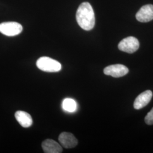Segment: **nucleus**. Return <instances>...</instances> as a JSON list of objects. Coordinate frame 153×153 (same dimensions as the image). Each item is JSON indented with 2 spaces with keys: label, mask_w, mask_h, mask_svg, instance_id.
I'll return each mask as SVG.
<instances>
[{
  "label": "nucleus",
  "mask_w": 153,
  "mask_h": 153,
  "mask_svg": "<svg viewBox=\"0 0 153 153\" xmlns=\"http://www.w3.org/2000/svg\"><path fill=\"white\" fill-rule=\"evenodd\" d=\"M153 97V93L150 90H146L140 94L135 99L134 102V108L136 109H140L147 105Z\"/></svg>",
  "instance_id": "obj_8"
},
{
  "label": "nucleus",
  "mask_w": 153,
  "mask_h": 153,
  "mask_svg": "<svg viewBox=\"0 0 153 153\" xmlns=\"http://www.w3.org/2000/svg\"><path fill=\"white\" fill-rule=\"evenodd\" d=\"M137 21L140 22H148L153 19V5L148 4L143 6L136 15Z\"/></svg>",
  "instance_id": "obj_6"
},
{
  "label": "nucleus",
  "mask_w": 153,
  "mask_h": 153,
  "mask_svg": "<svg viewBox=\"0 0 153 153\" xmlns=\"http://www.w3.org/2000/svg\"><path fill=\"white\" fill-rule=\"evenodd\" d=\"M145 121L148 125L153 124V108L148 113L145 118Z\"/></svg>",
  "instance_id": "obj_12"
},
{
  "label": "nucleus",
  "mask_w": 153,
  "mask_h": 153,
  "mask_svg": "<svg viewBox=\"0 0 153 153\" xmlns=\"http://www.w3.org/2000/svg\"><path fill=\"white\" fill-rule=\"evenodd\" d=\"M15 117L17 121L23 128H28L33 124L32 117L26 112L18 111L15 114Z\"/></svg>",
  "instance_id": "obj_10"
},
{
  "label": "nucleus",
  "mask_w": 153,
  "mask_h": 153,
  "mask_svg": "<svg viewBox=\"0 0 153 153\" xmlns=\"http://www.w3.org/2000/svg\"><path fill=\"white\" fill-rule=\"evenodd\" d=\"M42 146L44 153H61L62 152V148L60 145L53 140L47 139L45 140L42 143Z\"/></svg>",
  "instance_id": "obj_9"
},
{
  "label": "nucleus",
  "mask_w": 153,
  "mask_h": 153,
  "mask_svg": "<svg viewBox=\"0 0 153 153\" xmlns=\"http://www.w3.org/2000/svg\"><path fill=\"white\" fill-rule=\"evenodd\" d=\"M39 69L45 72L54 73L60 71L61 65L59 62L48 57H42L36 61Z\"/></svg>",
  "instance_id": "obj_2"
},
{
  "label": "nucleus",
  "mask_w": 153,
  "mask_h": 153,
  "mask_svg": "<svg viewBox=\"0 0 153 153\" xmlns=\"http://www.w3.org/2000/svg\"><path fill=\"white\" fill-rule=\"evenodd\" d=\"M76 22L82 29L90 31L92 30L95 23L94 11L91 5L87 2L82 3L77 9Z\"/></svg>",
  "instance_id": "obj_1"
},
{
  "label": "nucleus",
  "mask_w": 153,
  "mask_h": 153,
  "mask_svg": "<svg viewBox=\"0 0 153 153\" xmlns=\"http://www.w3.org/2000/svg\"><path fill=\"white\" fill-rule=\"evenodd\" d=\"M59 141L61 146L66 149L74 148L78 144L77 139L73 134L69 132L61 133L59 137Z\"/></svg>",
  "instance_id": "obj_7"
},
{
  "label": "nucleus",
  "mask_w": 153,
  "mask_h": 153,
  "mask_svg": "<svg viewBox=\"0 0 153 153\" xmlns=\"http://www.w3.org/2000/svg\"><path fill=\"white\" fill-rule=\"evenodd\" d=\"M22 30V25L17 22H4L0 24V33L7 36L18 35Z\"/></svg>",
  "instance_id": "obj_3"
},
{
  "label": "nucleus",
  "mask_w": 153,
  "mask_h": 153,
  "mask_svg": "<svg viewBox=\"0 0 153 153\" xmlns=\"http://www.w3.org/2000/svg\"><path fill=\"white\" fill-rule=\"evenodd\" d=\"M62 108L67 112H73L76 109V102L72 99L66 98L62 102Z\"/></svg>",
  "instance_id": "obj_11"
},
{
  "label": "nucleus",
  "mask_w": 153,
  "mask_h": 153,
  "mask_svg": "<svg viewBox=\"0 0 153 153\" xmlns=\"http://www.w3.org/2000/svg\"><path fill=\"white\" fill-rule=\"evenodd\" d=\"M140 47L138 39L133 36H129L123 39L118 45V48L121 51L128 53H133L137 51Z\"/></svg>",
  "instance_id": "obj_4"
},
{
  "label": "nucleus",
  "mask_w": 153,
  "mask_h": 153,
  "mask_svg": "<svg viewBox=\"0 0 153 153\" xmlns=\"http://www.w3.org/2000/svg\"><path fill=\"white\" fill-rule=\"evenodd\" d=\"M105 75L111 76L114 78H120L124 76L129 72L128 68L122 64H115L108 66L104 69Z\"/></svg>",
  "instance_id": "obj_5"
}]
</instances>
